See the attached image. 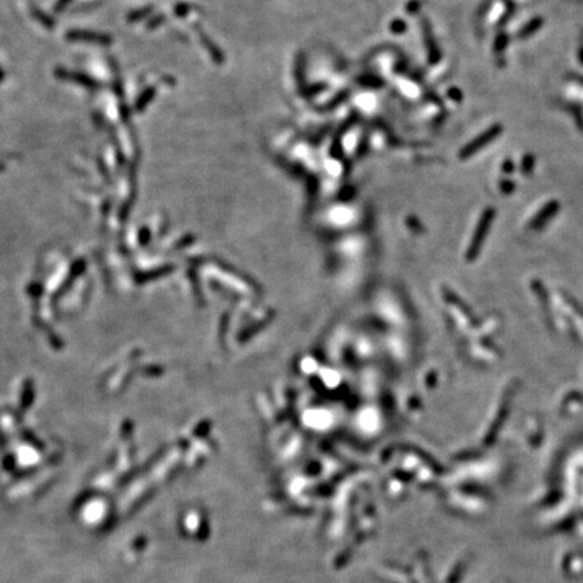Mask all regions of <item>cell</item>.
Returning <instances> with one entry per match:
<instances>
[{
  "label": "cell",
  "mask_w": 583,
  "mask_h": 583,
  "mask_svg": "<svg viewBox=\"0 0 583 583\" xmlns=\"http://www.w3.org/2000/svg\"><path fill=\"white\" fill-rule=\"evenodd\" d=\"M67 38L69 41L89 42V44L102 45V46H108V45H111V42H112L111 37L107 36V34L87 30H71L67 34Z\"/></svg>",
  "instance_id": "6da1fadb"
},
{
  "label": "cell",
  "mask_w": 583,
  "mask_h": 583,
  "mask_svg": "<svg viewBox=\"0 0 583 583\" xmlns=\"http://www.w3.org/2000/svg\"><path fill=\"white\" fill-rule=\"evenodd\" d=\"M57 76L58 77H61V79H67V80H69V81H75V83H79V84L84 85V87H87V88H91V89L99 88V83H97L96 80L91 79V77L83 75V73L65 71V69H58Z\"/></svg>",
  "instance_id": "7a4b0ae2"
},
{
  "label": "cell",
  "mask_w": 583,
  "mask_h": 583,
  "mask_svg": "<svg viewBox=\"0 0 583 583\" xmlns=\"http://www.w3.org/2000/svg\"><path fill=\"white\" fill-rule=\"evenodd\" d=\"M499 133H501V127H499V126H495V127L490 128L487 133H485L483 135H481V137L478 138L477 141L474 142V143L468 145L467 147H466V151H463V155L464 157H467V155L473 154L474 151L478 150V149H481L482 146L487 145V143H489L491 139H494L497 135H499Z\"/></svg>",
  "instance_id": "3957f363"
},
{
  "label": "cell",
  "mask_w": 583,
  "mask_h": 583,
  "mask_svg": "<svg viewBox=\"0 0 583 583\" xmlns=\"http://www.w3.org/2000/svg\"><path fill=\"white\" fill-rule=\"evenodd\" d=\"M155 92H157L155 87H149V88H146L145 91L139 95V97L137 99V102H135V110L137 111L145 110L146 107L150 104V102H153V99L155 97Z\"/></svg>",
  "instance_id": "277c9868"
},
{
  "label": "cell",
  "mask_w": 583,
  "mask_h": 583,
  "mask_svg": "<svg viewBox=\"0 0 583 583\" xmlns=\"http://www.w3.org/2000/svg\"><path fill=\"white\" fill-rule=\"evenodd\" d=\"M151 11H153V7H151V6H147V7H145V9L135 10V11H133L131 14H128L127 19L130 21V22H138L139 19L146 18L149 14H151Z\"/></svg>",
  "instance_id": "5b68a950"
},
{
  "label": "cell",
  "mask_w": 583,
  "mask_h": 583,
  "mask_svg": "<svg viewBox=\"0 0 583 583\" xmlns=\"http://www.w3.org/2000/svg\"><path fill=\"white\" fill-rule=\"evenodd\" d=\"M200 33H201V31H200ZM200 36H201V42H203V44H204V46H207V49H208V50H209V53H211V56H212V57L215 58V60H217V61H220V60H221L220 52L217 50V48H215L213 45H211V44H212V42H211V41L208 40L207 37H204L203 36V33H201Z\"/></svg>",
  "instance_id": "8992f818"
},
{
  "label": "cell",
  "mask_w": 583,
  "mask_h": 583,
  "mask_svg": "<svg viewBox=\"0 0 583 583\" xmlns=\"http://www.w3.org/2000/svg\"><path fill=\"white\" fill-rule=\"evenodd\" d=\"M33 15L36 17L38 21H40L44 26L49 27V29H52V27L54 26V22L53 19L50 18L49 15H46V14H44L42 11H40V10H34V13H33Z\"/></svg>",
  "instance_id": "52a82bcc"
},
{
  "label": "cell",
  "mask_w": 583,
  "mask_h": 583,
  "mask_svg": "<svg viewBox=\"0 0 583 583\" xmlns=\"http://www.w3.org/2000/svg\"><path fill=\"white\" fill-rule=\"evenodd\" d=\"M540 26H541V19H540V21H539V19H536V21H533V22H530L529 25H528V26L524 27V30H522L521 36L522 37H525V36H528V34H532V33H533V31L536 30V29H539Z\"/></svg>",
  "instance_id": "ba28073f"
},
{
  "label": "cell",
  "mask_w": 583,
  "mask_h": 583,
  "mask_svg": "<svg viewBox=\"0 0 583 583\" xmlns=\"http://www.w3.org/2000/svg\"><path fill=\"white\" fill-rule=\"evenodd\" d=\"M190 10V6L186 5V3H178V5L176 6V9H174V14H176L177 17H185V15H188V13H189Z\"/></svg>",
  "instance_id": "9c48e42d"
},
{
  "label": "cell",
  "mask_w": 583,
  "mask_h": 583,
  "mask_svg": "<svg viewBox=\"0 0 583 583\" xmlns=\"http://www.w3.org/2000/svg\"><path fill=\"white\" fill-rule=\"evenodd\" d=\"M71 2L72 0H58L57 5L54 6V10H56L57 13H61L62 10L69 6V3H71Z\"/></svg>",
  "instance_id": "30bf717a"
},
{
  "label": "cell",
  "mask_w": 583,
  "mask_h": 583,
  "mask_svg": "<svg viewBox=\"0 0 583 583\" xmlns=\"http://www.w3.org/2000/svg\"><path fill=\"white\" fill-rule=\"evenodd\" d=\"M164 21H165L164 15H158L157 18L153 19V22L149 23V29H155V27L159 26V25L164 22Z\"/></svg>",
  "instance_id": "8fae6325"
},
{
  "label": "cell",
  "mask_w": 583,
  "mask_h": 583,
  "mask_svg": "<svg viewBox=\"0 0 583 583\" xmlns=\"http://www.w3.org/2000/svg\"><path fill=\"white\" fill-rule=\"evenodd\" d=\"M534 165V159L532 155H528L525 158V161H524V170H526V166H529V169L532 170V168H533Z\"/></svg>",
  "instance_id": "7c38bea8"
},
{
  "label": "cell",
  "mask_w": 583,
  "mask_h": 583,
  "mask_svg": "<svg viewBox=\"0 0 583 583\" xmlns=\"http://www.w3.org/2000/svg\"><path fill=\"white\" fill-rule=\"evenodd\" d=\"M0 80H3V72H2V69H0Z\"/></svg>",
  "instance_id": "4fadbf2b"
}]
</instances>
